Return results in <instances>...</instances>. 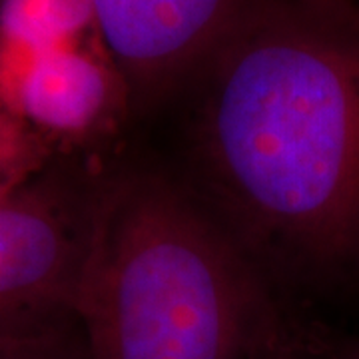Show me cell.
I'll return each mask as SVG.
<instances>
[{
    "label": "cell",
    "instance_id": "obj_4",
    "mask_svg": "<svg viewBox=\"0 0 359 359\" xmlns=\"http://www.w3.org/2000/svg\"><path fill=\"white\" fill-rule=\"evenodd\" d=\"M254 2L92 0L96 32L126 82L130 118L178 102Z\"/></svg>",
    "mask_w": 359,
    "mask_h": 359
},
{
    "label": "cell",
    "instance_id": "obj_9",
    "mask_svg": "<svg viewBox=\"0 0 359 359\" xmlns=\"http://www.w3.org/2000/svg\"><path fill=\"white\" fill-rule=\"evenodd\" d=\"M256 359H325L313 339V332L290 330Z\"/></svg>",
    "mask_w": 359,
    "mask_h": 359
},
{
    "label": "cell",
    "instance_id": "obj_6",
    "mask_svg": "<svg viewBox=\"0 0 359 359\" xmlns=\"http://www.w3.org/2000/svg\"><path fill=\"white\" fill-rule=\"evenodd\" d=\"M98 34L92 0H0V46L39 56Z\"/></svg>",
    "mask_w": 359,
    "mask_h": 359
},
{
    "label": "cell",
    "instance_id": "obj_11",
    "mask_svg": "<svg viewBox=\"0 0 359 359\" xmlns=\"http://www.w3.org/2000/svg\"><path fill=\"white\" fill-rule=\"evenodd\" d=\"M321 2H346V4H358L359 0H321Z\"/></svg>",
    "mask_w": 359,
    "mask_h": 359
},
{
    "label": "cell",
    "instance_id": "obj_2",
    "mask_svg": "<svg viewBox=\"0 0 359 359\" xmlns=\"http://www.w3.org/2000/svg\"><path fill=\"white\" fill-rule=\"evenodd\" d=\"M76 313L92 359H256L278 295L166 162H108Z\"/></svg>",
    "mask_w": 359,
    "mask_h": 359
},
{
    "label": "cell",
    "instance_id": "obj_5",
    "mask_svg": "<svg viewBox=\"0 0 359 359\" xmlns=\"http://www.w3.org/2000/svg\"><path fill=\"white\" fill-rule=\"evenodd\" d=\"M11 112L58 150H100L104 132L130 118L128 90L94 34L40 52Z\"/></svg>",
    "mask_w": 359,
    "mask_h": 359
},
{
    "label": "cell",
    "instance_id": "obj_10",
    "mask_svg": "<svg viewBox=\"0 0 359 359\" xmlns=\"http://www.w3.org/2000/svg\"><path fill=\"white\" fill-rule=\"evenodd\" d=\"M313 339L325 359H359V335L313 330Z\"/></svg>",
    "mask_w": 359,
    "mask_h": 359
},
{
    "label": "cell",
    "instance_id": "obj_1",
    "mask_svg": "<svg viewBox=\"0 0 359 359\" xmlns=\"http://www.w3.org/2000/svg\"><path fill=\"white\" fill-rule=\"evenodd\" d=\"M176 162L271 292L359 297V6L256 0L178 98Z\"/></svg>",
    "mask_w": 359,
    "mask_h": 359
},
{
    "label": "cell",
    "instance_id": "obj_8",
    "mask_svg": "<svg viewBox=\"0 0 359 359\" xmlns=\"http://www.w3.org/2000/svg\"><path fill=\"white\" fill-rule=\"evenodd\" d=\"M60 150L0 106V202L6 200Z\"/></svg>",
    "mask_w": 359,
    "mask_h": 359
},
{
    "label": "cell",
    "instance_id": "obj_3",
    "mask_svg": "<svg viewBox=\"0 0 359 359\" xmlns=\"http://www.w3.org/2000/svg\"><path fill=\"white\" fill-rule=\"evenodd\" d=\"M106 166L60 150L0 202V335L76 311Z\"/></svg>",
    "mask_w": 359,
    "mask_h": 359
},
{
    "label": "cell",
    "instance_id": "obj_7",
    "mask_svg": "<svg viewBox=\"0 0 359 359\" xmlns=\"http://www.w3.org/2000/svg\"><path fill=\"white\" fill-rule=\"evenodd\" d=\"M0 359H92L76 311L0 335Z\"/></svg>",
    "mask_w": 359,
    "mask_h": 359
}]
</instances>
